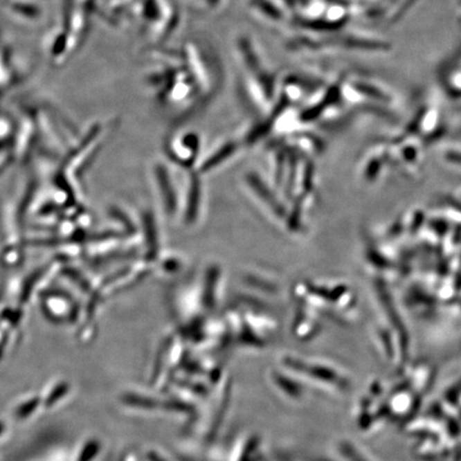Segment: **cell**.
Listing matches in <instances>:
<instances>
[{"mask_svg":"<svg viewBox=\"0 0 461 461\" xmlns=\"http://www.w3.org/2000/svg\"><path fill=\"white\" fill-rule=\"evenodd\" d=\"M159 194H161V202H163V210L165 215L168 217H175L179 210V194H177V187L170 181L169 177L168 169L165 167H159Z\"/></svg>","mask_w":461,"mask_h":461,"instance_id":"1","label":"cell"},{"mask_svg":"<svg viewBox=\"0 0 461 461\" xmlns=\"http://www.w3.org/2000/svg\"><path fill=\"white\" fill-rule=\"evenodd\" d=\"M98 443L90 442L86 447H84V451H82V455L80 457V461H90L94 456H96V453H98Z\"/></svg>","mask_w":461,"mask_h":461,"instance_id":"2","label":"cell"},{"mask_svg":"<svg viewBox=\"0 0 461 461\" xmlns=\"http://www.w3.org/2000/svg\"><path fill=\"white\" fill-rule=\"evenodd\" d=\"M37 399H35V401H31L30 403L26 404V405H24L23 407L19 410V417H26V415H28L29 413L37 407Z\"/></svg>","mask_w":461,"mask_h":461,"instance_id":"4","label":"cell"},{"mask_svg":"<svg viewBox=\"0 0 461 461\" xmlns=\"http://www.w3.org/2000/svg\"><path fill=\"white\" fill-rule=\"evenodd\" d=\"M3 425L0 423V433H1V431H3Z\"/></svg>","mask_w":461,"mask_h":461,"instance_id":"5","label":"cell"},{"mask_svg":"<svg viewBox=\"0 0 461 461\" xmlns=\"http://www.w3.org/2000/svg\"><path fill=\"white\" fill-rule=\"evenodd\" d=\"M66 390H68V387H66V384H62V386H59L58 388H57L56 390H55L54 393H51V395L49 396L48 399H47V406H51L53 405V404L55 403V401H57V399H60L61 396L63 395V394L66 393Z\"/></svg>","mask_w":461,"mask_h":461,"instance_id":"3","label":"cell"}]
</instances>
